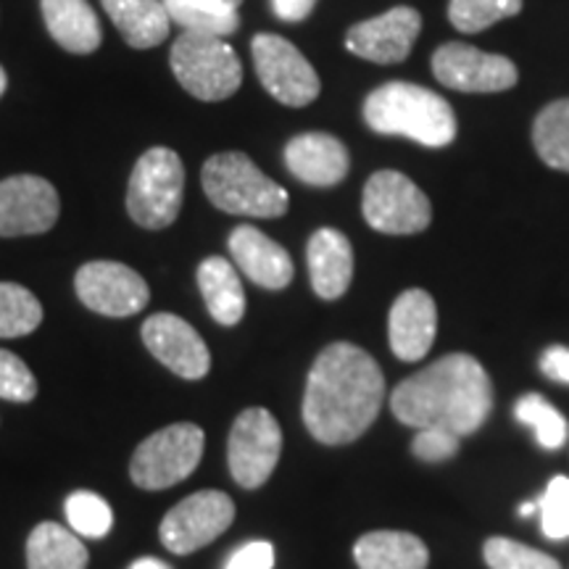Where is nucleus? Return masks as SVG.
Listing matches in <instances>:
<instances>
[{
	"mask_svg": "<svg viewBox=\"0 0 569 569\" xmlns=\"http://www.w3.org/2000/svg\"><path fill=\"white\" fill-rule=\"evenodd\" d=\"M386 398V377L365 348L332 343L306 380V430L325 446L353 443L372 427Z\"/></svg>",
	"mask_w": 569,
	"mask_h": 569,
	"instance_id": "f257e3e1",
	"label": "nucleus"
},
{
	"mask_svg": "<svg viewBox=\"0 0 569 569\" xmlns=\"http://www.w3.org/2000/svg\"><path fill=\"white\" fill-rule=\"evenodd\" d=\"M403 425L443 427L465 438L478 432L493 409V386L486 367L469 353H448L422 372L407 377L390 396Z\"/></svg>",
	"mask_w": 569,
	"mask_h": 569,
	"instance_id": "f03ea898",
	"label": "nucleus"
},
{
	"mask_svg": "<svg viewBox=\"0 0 569 569\" xmlns=\"http://www.w3.org/2000/svg\"><path fill=\"white\" fill-rule=\"evenodd\" d=\"M365 122L380 134H401L427 148L457 138V117L438 92L411 82H388L365 101Z\"/></svg>",
	"mask_w": 569,
	"mask_h": 569,
	"instance_id": "7ed1b4c3",
	"label": "nucleus"
},
{
	"mask_svg": "<svg viewBox=\"0 0 569 569\" xmlns=\"http://www.w3.org/2000/svg\"><path fill=\"white\" fill-rule=\"evenodd\" d=\"M203 193L219 211L238 217L277 219L288 211V190L261 172L246 153L211 156L201 172Z\"/></svg>",
	"mask_w": 569,
	"mask_h": 569,
	"instance_id": "20e7f679",
	"label": "nucleus"
},
{
	"mask_svg": "<svg viewBox=\"0 0 569 569\" xmlns=\"http://www.w3.org/2000/svg\"><path fill=\"white\" fill-rule=\"evenodd\" d=\"M172 71L198 101L217 103L238 92L243 82V63L224 38L182 32L172 46Z\"/></svg>",
	"mask_w": 569,
	"mask_h": 569,
	"instance_id": "39448f33",
	"label": "nucleus"
},
{
	"mask_svg": "<svg viewBox=\"0 0 569 569\" xmlns=\"http://www.w3.org/2000/svg\"><path fill=\"white\" fill-rule=\"evenodd\" d=\"M184 196V167L180 153L167 146H156L134 163L127 211L132 222L146 230H167L180 217Z\"/></svg>",
	"mask_w": 569,
	"mask_h": 569,
	"instance_id": "423d86ee",
	"label": "nucleus"
},
{
	"mask_svg": "<svg viewBox=\"0 0 569 569\" xmlns=\"http://www.w3.org/2000/svg\"><path fill=\"white\" fill-rule=\"evenodd\" d=\"M206 436L193 422H177L153 432L134 448L130 478L142 490H167L188 480L201 465Z\"/></svg>",
	"mask_w": 569,
	"mask_h": 569,
	"instance_id": "0eeeda50",
	"label": "nucleus"
},
{
	"mask_svg": "<svg viewBox=\"0 0 569 569\" xmlns=\"http://www.w3.org/2000/svg\"><path fill=\"white\" fill-rule=\"evenodd\" d=\"M251 53L256 74L274 101L290 106V109H303L317 101L322 82L293 42L280 34L261 32L251 42Z\"/></svg>",
	"mask_w": 569,
	"mask_h": 569,
	"instance_id": "6e6552de",
	"label": "nucleus"
},
{
	"mask_svg": "<svg viewBox=\"0 0 569 569\" xmlns=\"http://www.w3.org/2000/svg\"><path fill=\"white\" fill-rule=\"evenodd\" d=\"M280 422L261 407L240 411L227 440V461L234 482L248 490L264 486L280 461Z\"/></svg>",
	"mask_w": 569,
	"mask_h": 569,
	"instance_id": "1a4fd4ad",
	"label": "nucleus"
},
{
	"mask_svg": "<svg viewBox=\"0 0 569 569\" xmlns=\"http://www.w3.org/2000/svg\"><path fill=\"white\" fill-rule=\"evenodd\" d=\"M367 224L386 234H415L422 232L432 219L430 201L407 174L382 169L365 184L361 201Z\"/></svg>",
	"mask_w": 569,
	"mask_h": 569,
	"instance_id": "9d476101",
	"label": "nucleus"
},
{
	"mask_svg": "<svg viewBox=\"0 0 569 569\" xmlns=\"http://www.w3.org/2000/svg\"><path fill=\"white\" fill-rule=\"evenodd\" d=\"M234 519L232 498L222 490H198L161 519V543L172 553H196L217 540Z\"/></svg>",
	"mask_w": 569,
	"mask_h": 569,
	"instance_id": "9b49d317",
	"label": "nucleus"
},
{
	"mask_svg": "<svg viewBox=\"0 0 569 569\" xmlns=\"http://www.w3.org/2000/svg\"><path fill=\"white\" fill-rule=\"evenodd\" d=\"M74 290L90 311L103 317H134L151 301V288L132 267L119 261H90L74 277Z\"/></svg>",
	"mask_w": 569,
	"mask_h": 569,
	"instance_id": "f8f14e48",
	"label": "nucleus"
},
{
	"mask_svg": "<svg viewBox=\"0 0 569 569\" xmlns=\"http://www.w3.org/2000/svg\"><path fill=\"white\" fill-rule=\"evenodd\" d=\"M59 213V193L46 177L13 174L0 182V238L48 232Z\"/></svg>",
	"mask_w": 569,
	"mask_h": 569,
	"instance_id": "ddd939ff",
	"label": "nucleus"
},
{
	"mask_svg": "<svg viewBox=\"0 0 569 569\" xmlns=\"http://www.w3.org/2000/svg\"><path fill=\"white\" fill-rule=\"evenodd\" d=\"M432 74L459 92H501L517 84V67L507 56L478 51L467 42H448L432 56Z\"/></svg>",
	"mask_w": 569,
	"mask_h": 569,
	"instance_id": "4468645a",
	"label": "nucleus"
},
{
	"mask_svg": "<svg viewBox=\"0 0 569 569\" xmlns=\"http://www.w3.org/2000/svg\"><path fill=\"white\" fill-rule=\"evenodd\" d=\"M142 343L163 367L172 369L182 380H203L211 369V353L196 327L177 315L148 317L142 322Z\"/></svg>",
	"mask_w": 569,
	"mask_h": 569,
	"instance_id": "2eb2a0df",
	"label": "nucleus"
},
{
	"mask_svg": "<svg viewBox=\"0 0 569 569\" xmlns=\"http://www.w3.org/2000/svg\"><path fill=\"white\" fill-rule=\"evenodd\" d=\"M422 30V17L409 6H398L380 17L353 24L346 34V48L359 59L375 63H396L411 53L417 34Z\"/></svg>",
	"mask_w": 569,
	"mask_h": 569,
	"instance_id": "dca6fc26",
	"label": "nucleus"
},
{
	"mask_svg": "<svg viewBox=\"0 0 569 569\" xmlns=\"http://www.w3.org/2000/svg\"><path fill=\"white\" fill-rule=\"evenodd\" d=\"M438 332V309L427 290L411 288L396 298L388 319L390 348L401 361H419L427 356Z\"/></svg>",
	"mask_w": 569,
	"mask_h": 569,
	"instance_id": "f3484780",
	"label": "nucleus"
},
{
	"mask_svg": "<svg viewBox=\"0 0 569 569\" xmlns=\"http://www.w3.org/2000/svg\"><path fill=\"white\" fill-rule=\"evenodd\" d=\"M227 246H230V253L240 272L259 288L282 290L293 282L296 269L290 253L256 227H234Z\"/></svg>",
	"mask_w": 569,
	"mask_h": 569,
	"instance_id": "a211bd4d",
	"label": "nucleus"
},
{
	"mask_svg": "<svg viewBox=\"0 0 569 569\" xmlns=\"http://www.w3.org/2000/svg\"><path fill=\"white\" fill-rule=\"evenodd\" d=\"M284 167L303 184L332 188L343 182L351 156L338 138L327 132H303L284 146Z\"/></svg>",
	"mask_w": 569,
	"mask_h": 569,
	"instance_id": "6ab92c4d",
	"label": "nucleus"
},
{
	"mask_svg": "<svg viewBox=\"0 0 569 569\" xmlns=\"http://www.w3.org/2000/svg\"><path fill=\"white\" fill-rule=\"evenodd\" d=\"M306 259H309L311 288L319 298L336 301L346 293L353 280V248L343 232L332 227L317 230L309 238Z\"/></svg>",
	"mask_w": 569,
	"mask_h": 569,
	"instance_id": "aec40b11",
	"label": "nucleus"
},
{
	"mask_svg": "<svg viewBox=\"0 0 569 569\" xmlns=\"http://www.w3.org/2000/svg\"><path fill=\"white\" fill-rule=\"evenodd\" d=\"M48 32L69 53H92L101 46V24L88 0H40Z\"/></svg>",
	"mask_w": 569,
	"mask_h": 569,
	"instance_id": "412c9836",
	"label": "nucleus"
},
{
	"mask_svg": "<svg viewBox=\"0 0 569 569\" xmlns=\"http://www.w3.org/2000/svg\"><path fill=\"white\" fill-rule=\"evenodd\" d=\"M353 559L359 569H427L430 553L411 532L375 530L356 540Z\"/></svg>",
	"mask_w": 569,
	"mask_h": 569,
	"instance_id": "4be33fe9",
	"label": "nucleus"
},
{
	"mask_svg": "<svg viewBox=\"0 0 569 569\" xmlns=\"http://www.w3.org/2000/svg\"><path fill=\"white\" fill-rule=\"evenodd\" d=\"M103 9L122 32L127 46L138 51L161 46L172 27L163 0H103Z\"/></svg>",
	"mask_w": 569,
	"mask_h": 569,
	"instance_id": "5701e85b",
	"label": "nucleus"
},
{
	"mask_svg": "<svg viewBox=\"0 0 569 569\" xmlns=\"http://www.w3.org/2000/svg\"><path fill=\"white\" fill-rule=\"evenodd\" d=\"M198 288L209 315L219 325L232 327L246 315V290L238 272L222 256H209L198 267Z\"/></svg>",
	"mask_w": 569,
	"mask_h": 569,
	"instance_id": "b1692460",
	"label": "nucleus"
},
{
	"mask_svg": "<svg viewBox=\"0 0 569 569\" xmlns=\"http://www.w3.org/2000/svg\"><path fill=\"white\" fill-rule=\"evenodd\" d=\"M88 559L80 536L56 522H40L27 538L30 569H88Z\"/></svg>",
	"mask_w": 569,
	"mask_h": 569,
	"instance_id": "393cba45",
	"label": "nucleus"
},
{
	"mask_svg": "<svg viewBox=\"0 0 569 569\" xmlns=\"http://www.w3.org/2000/svg\"><path fill=\"white\" fill-rule=\"evenodd\" d=\"M163 6H167L169 19L184 32L230 38L240 27L238 9H230L219 0H163Z\"/></svg>",
	"mask_w": 569,
	"mask_h": 569,
	"instance_id": "a878e982",
	"label": "nucleus"
},
{
	"mask_svg": "<svg viewBox=\"0 0 569 569\" xmlns=\"http://www.w3.org/2000/svg\"><path fill=\"white\" fill-rule=\"evenodd\" d=\"M532 142L551 169L569 172V98L553 101L538 113L532 124Z\"/></svg>",
	"mask_w": 569,
	"mask_h": 569,
	"instance_id": "bb28decb",
	"label": "nucleus"
},
{
	"mask_svg": "<svg viewBox=\"0 0 569 569\" xmlns=\"http://www.w3.org/2000/svg\"><path fill=\"white\" fill-rule=\"evenodd\" d=\"M42 325V303L17 282H0V338H24Z\"/></svg>",
	"mask_w": 569,
	"mask_h": 569,
	"instance_id": "cd10ccee",
	"label": "nucleus"
},
{
	"mask_svg": "<svg viewBox=\"0 0 569 569\" xmlns=\"http://www.w3.org/2000/svg\"><path fill=\"white\" fill-rule=\"evenodd\" d=\"M515 417L522 425L532 427V430H536L538 443L549 448V451H557V448L565 446V440L569 436L567 419L561 417V411L553 409L543 396L528 393L519 398L515 407Z\"/></svg>",
	"mask_w": 569,
	"mask_h": 569,
	"instance_id": "c85d7f7f",
	"label": "nucleus"
},
{
	"mask_svg": "<svg viewBox=\"0 0 569 569\" xmlns=\"http://www.w3.org/2000/svg\"><path fill=\"white\" fill-rule=\"evenodd\" d=\"M522 9V0H451L448 19L459 32H482L496 21L515 17Z\"/></svg>",
	"mask_w": 569,
	"mask_h": 569,
	"instance_id": "c756f323",
	"label": "nucleus"
},
{
	"mask_svg": "<svg viewBox=\"0 0 569 569\" xmlns=\"http://www.w3.org/2000/svg\"><path fill=\"white\" fill-rule=\"evenodd\" d=\"M67 519L71 530L77 536L84 538H103L111 532L113 525V511L106 498L98 493H90V490H77L67 498Z\"/></svg>",
	"mask_w": 569,
	"mask_h": 569,
	"instance_id": "7c9ffc66",
	"label": "nucleus"
},
{
	"mask_svg": "<svg viewBox=\"0 0 569 569\" xmlns=\"http://www.w3.org/2000/svg\"><path fill=\"white\" fill-rule=\"evenodd\" d=\"M490 569H561V565L549 553L530 549L511 538H490L482 549Z\"/></svg>",
	"mask_w": 569,
	"mask_h": 569,
	"instance_id": "2f4dec72",
	"label": "nucleus"
},
{
	"mask_svg": "<svg viewBox=\"0 0 569 569\" xmlns=\"http://www.w3.org/2000/svg\"><path fill=\"white\" fill-rule=\"evenodd\" d=\"M540 528L551 540L569 538V478H553L538 501Z\"/></svg>",
	"mask_w": 569,
	"mask_h": 569,
	"instance_id": "473e14b6",
	"label": "nucleus"
},
{
	"mask_svg": "<svg viewBox=\"0 0 569 569\" xmlns=\"http://www.w3.org/2000/svg\"><path fill=\"white\" fill-rule=\"evenodd\" d=\"M38 396V380L32 369L17 353L0 348V398L13 403H30Z\"/></svg>",
	"mask_w": 569,
	"mask_h": 569,
	"instance_id": "72a5a7b5",
	"label": "nucleus"
},
{
	"mask_svg": "<svg viewBox=\"0 0 569 569\" xmlns=\"http://www.w3.org/2000/svg\"><path fill=\"white\" fill-rule=\"evenodd\" d=\"M461 446V438L453 432L443 430V427H422L417 438L411 440V451L422 461H446L457 457Z\"/></svg>",
	"mask_w": 569,
	"mask_h": 569,
	"instance_id": "f704fd0d",
	"label": "nucleus"
},
{
	"mask_svg": "<svg viewBox=\"0 0 569 569\" xmlns=\"http://www.w3.org/2000/svg\"><path fill=\"white\" fill-rule=\"evenodd\" d=\"M224 569H274V546L267 540H251L227 559Z\"/></svg>",
	"mask_w": 569,
	"mask_h": 569,
	"instance_id": "c9c22d12",
	"label": "nucleus"
},
{
	"mask_svg": "<svg viewBox=\"0 0 569 569\" xmlns=\"http://www.w3.org/2000/svg\"><path fill=\"white\" fill-rule=\"evenodd\" d=\"M540 372L557 382H567L569 386V348L565 346H551L549 351L540 359Z\"/></svg>",
	"mask_w": 569,
	"mask_h": 569,
	"instance_id": "e433bc0d",
	"label": "nucleus"
},
{
	"mask_svg": "<svg viewBox=\"0 0 569 569\" xmlns=\"http://www.w3.org/2000/svg\"><path fill=\"white\" fill-rule=\"evenodd\" d=\"M317 0H272V11L282 21H303L315 11Z\"/></svg>",
	"mask_w": 569,
	"mask_h": 569,
	"instance_id": "4c0bfd02",
	"label": "nucleus"
},
{
	"mask_svg": "<svg viewBox=\"0 0 569 569\" xmlns=\"http://www.w3.org/2000/svg\"><path fill=\"white\" fill-rule=\"evenodd\" d=\"M130 569H172L167 565V561L156 559V557H146V559H138Z\"/></svg>",
	"mask_w": 569,
	"mask_h": 569,
	"instance_id": "58836bf2",
	"label": "nucleus"
},
{
	"mask_svg": "<svg viewBox=\"0 0 569 569\" xmlns=\"http://www.w3.org/2000/svg\"><path fill=\"white\" fill-rule=\"evenodd\" d=\"M538 511V501L536 503H522V507H519V517H530V515H536Z\"/></svg>",
	"mask_w": 569,
	"mask_h": 569,
	"instance_id": "ea45409f",
	"label": "nucleus"
},
{
	"mask_svg": "<svg viewBox=\"0 0 569 569\" xmlns=\"http://www.w3.org/2000/svg\"><path fill=\"white\" fill-rule=\"evenodd\" d=\"M6 84H9V77H6V69L0 67V96L6 92Z\"/></svg>",
	"mask_w": 569,
	"mask_h": 569,
	"instance_id": "a19ab883",
	"label": "nucleus"
},
{
	"mask_svg": "<svg viewBox=\"0 0 569 569\" xmlns=\"http://www.w3.org/2000/svg\"><path fill=\"white\" fill-rule=\"evenodd\" d=\"M219 3L230 6V9H238V6H240V3H243V0H219Z\"/></svg>",
	"mask_w": 569,
	"mask_h": 569,
	"instance_id": "79ce46f5",
	"label": "nucleus"
}]
</instances>
